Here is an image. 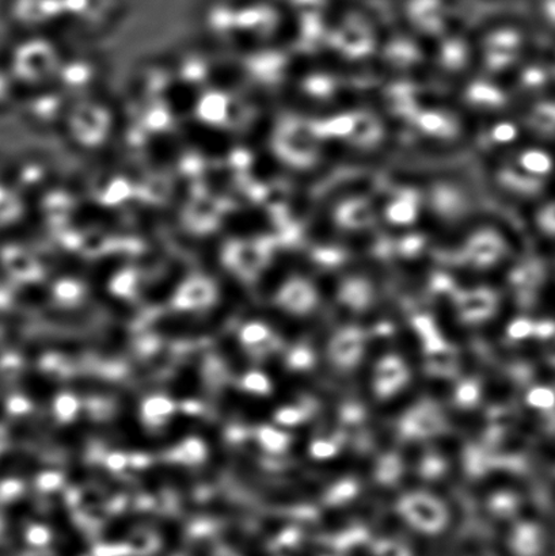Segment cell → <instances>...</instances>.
Listing matches in <instances>:
<instances>
[{
  "label": "cell",
  "instance_id": "ac0fdd59",
  "mask_svg": "<svg viewBox=\"0 0 555 556\" xmlns=\"http://www.w3.org/2000/svg\"><path fill=\"white\" fill-rule=\"evenodd\" d=\"M10 94L9 75L0 68V105L8 100Z\"/></svg>",
  "mask_w": 555,
  "mask_h": 556
},
{
  "label": "cell",
  "instance_id": "30bf717a",
  "mask_svg": "<svg viewBox=\"0 0 555 556\" xmlns=\"http://www.w3.org/2000/svg\"><path fill=\"white\" fill-rule=\"evenodd\" d=\"M455 400L461 406H475L480 401V387H478L476 381H464V383L459 384L458 390H456Z\"/></svg>",
  "mask_w": 555,
  "mask_h": 556
},
{
  "label": "cell",
  "instance_id": "9c48e42d",
  "mask_svg": "<svg viewBox=\"0 0 555 556\" xmlns=\"http://www.w3.org/2000/svg\"><path fill=\"white\" fill-rule=\"evenodd\" d=\"M401 473V462L395 456H386L379 462L377 468L378 481L383 483L394 482Z\"/></svg>",
  "mask_w": 555,
  "mask_h": 556
},
{
  "label": "cell",
  "instance_id": "e0dca14e",
  "mask_svg": "<svg viewBox=\"0 0 555 556\" xmlns=\"http://www.w3.org/2000/svg\"><path fill=\"white\" fill-rule=\"evenodd\" d=\"M293 358H295L293 359V367L297 368H308L314 362L313 353L307 349H299Z\"/></svg>",
  "mask_w": 555,
  "mask_h": 556
},
{
  "label": "cell",
  "instance_id": "8992f818",
  "mask_svg": "<svg viewBox=\"0 0 555 556\" xmlns=\"http://www.w3.org/2000/svg\"><path fill=\"white\" fill-rule=\"evenodd\" d=\"M494 309V302L487 293H476L467 296L461 303L462 318L478 321L489 318Z\"/></svg>",
  "mask_w": 555,
  "mask_h": 556
},
{
  "label": "cell",
  "instance_id": "52a82bcc",
  "mask_svg": "<svg viewBox=\"0 0 555 556\" xmlns=\"http://www.w3.org/2000/svg\"><path fill=\"white\" fill-rule=\"evenodd\" d=\"M415 326L421 337L424 348L429 354L442 352L449 348L447 342L440 336L437 325L428 316H417Z\"/></svg>",
  "mask_w": 555,
  "mask_h": 556
},
{
  "label": "cell",
  "instance_id": "7a4b0ae2",
  "mask_svg": "<svg viewBox=\"0 0 555 556\" xmlns=\"http://www.w3.org/2000/svg\"><path fill=\"white\" fill-rule=\"evenodd\" d=\"M409 380V370L401 358L389 356L379 362L375 370V391L378 396L389 397Z\"/></svg>",
  "mask_w": 555,
  "mask_h": 556
},
{
  "label": "cell",
  "instance_id": "6da1fadb",
  "mask_svg": "<svg viewBox=\"0 0 555 556\" xmlns=\"http://www.w3.org/2000/svg\"><path fill=\"white\" fill-rule=\"evenodd\" d=\"M401 515L416 530L426 533L442 531L447 522V514L442 503L431 495L417 493L401 501Z\"/></svg>",
  "mask_w": 555,
  "mask_h": 556
},
{
  "label": "cell",
  "instance_id": "3957f363",
  "mask_svg": "<svg viewBox=\"0 0 555 556\" xmlns=\"http://www.w3.org/2000/svg\"><path fill=\"white\" fill-rule=\"evenodd\" d=\"M364 351V337L357 329H345L330 342L329 354L333 363L342 368H351L361 359Z\"/></svg>",
  "mask_w": 555,
  "mask_h": 556
},
{
  "label": "cell",
  "instance_id": "9a60e30c",
  "mask_svg": "<svg viewBox=\"0 0 555 556\" xmlns=\"http://www.w3.org/2000/svg\"><path fill=\"white\" fill-rule=\"evenodd\" d=\"M494 514L509 516L515 510L516 500L508 493L497 494L491 503Z\"/></svg>",
  "mask_w": 555,
  "mask_h": 556
},
{
  "label": "cell",
  "instance_id": "5bb4252c",
  "mask_svg": "<svg viewBox=\"0 0 555 556\" xmlns=\"http://www.w3.org/2000/svg\"><path fill=\"white\" fill-rule=\"evenodd\" d=\"M535 326L530 320L520 318L513 321L508 327V336L513 340H525L534 334Z\"/></svg>",
  "mask_w": 555,
  "mask_h": 556
},
{
  "label": "cell",
  "instance_id": "2e32d148",
  "mask_svg": "<svg viewBox=\"0 0 555 556\" xmlns=\"http://www.w3.org/2000/svg\"><path fill=\"white\" fill-rule=\"evenodd\" d=\"M443 471V462L438 457H429L422 466V473L427 478L438 477Z\"/></svg>",
  "mask_w": 555,
  "mask_h": 556
},
{
  "label": "cell",
  "instance_id": "7c38bea8",
  "mask_svg": "<svg viewBox=\"0 0 555 556\" xmlns=\"http://www.w3.org/2000/svg\"><path fill=\"white\" fill-rule=\"evenodd\" d=\"M310 452H312L315 459H331V457L339 454V445L333 443V441L318 440L310 446Z\"/></svg>",
  "mask_w": 555,
  "mask_h": 556
},
{
  "label": "cell",
  "instance_id": "277c9868",
  "mask_svg": "<svg viewBox=\"0 0 555 556\" xmlns=\"http://www.w3.org/2000/svg\"><path fill=\"white\" fill-rule=\"evenodd\" d=\"M443 419L434 407L422 405L407 414L404 419V432L413 438H428L442 432Z\"/></svg>",
  "mask_w": 555,
  "mask_h": 556
},
{
  "label": "cell",
  "instance_id": "4fadbf2b",
  "mask_svg": "<svg viewBox=\"0 0 555 556\" xmlns=\"http://www.w3.org/2000/svg\"><path fill=\"white\" fill-rule=\"evenodd\" d=\"M527 402H529V405L537 408H548L554 405V395L552 394V391H548L546 389H534L529 392V395H527Z\"/></svg>",
  "mask_w": 555,
  "mask_h": 556
},
{
  "label": "cell",
  "instance_id": "5b68a950",
  "mask_svg": "<svg viewBox=\"0 0 555 556\" xmlns=\"http://www.w3.org/2000/svg\"><path fill=\"white\" fill-rule=\"evenodd\" d=\"M509 547L515 556H538L542 548L541 533L535 526L521 522L510 533Z\"/></svg>",
  "mask_w": 555,
  "mask_h": 556
},
{
  "label": "cell",
  "instance_id": "ba28073f",
  "mask_svg": "<svg viewBox=\"0 0 555 556\" xmlns=\"http://www.w3.org/2000/svg\"><path fill=\"white\" fill-rule=\"evenodd\" d=\"M357 494V483L351 479H344L336 483L333 488L326 494V503L330 505H340L355 497Z\"/></svg>",
  "mask_w": 555,
  "mask_h": 556
},
{
  "label": "cell",
  "instance_id": "8fae6325",
  "mask_svg": "<svg viewBox=\"0 0 555 556\" xmlns=\"http://www.w3.org/2000/svg\"><path fill=\"white\" fill-rule=\"evenodd\" d=\"M455 364V358L451 349H444L442 352L432 353L431 362H429V367L437 374L449 375L453 372Z\"/></svg>",
  "mask_w": 555,
  "mask_h": 556
}]
</instances>
